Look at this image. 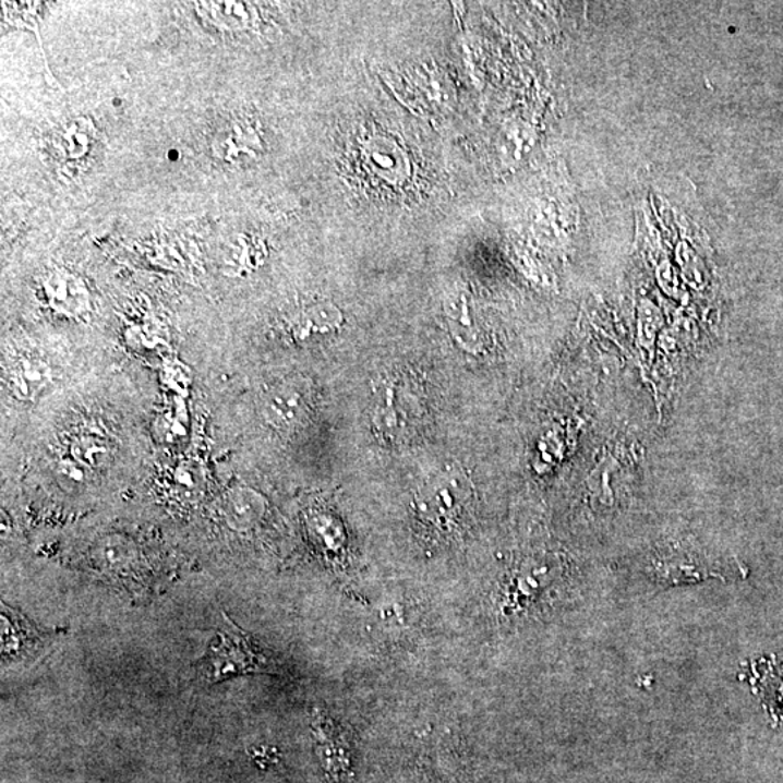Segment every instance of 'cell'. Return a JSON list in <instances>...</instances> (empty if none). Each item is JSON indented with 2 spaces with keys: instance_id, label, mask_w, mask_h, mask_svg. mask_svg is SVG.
Returning <instances> with one entry per match:
<instances>
[{
  "instance_id": "1",
  "label": "cell",
  "mask_w": 783,
  "mask_h": 783,
  "mask_svg": "<svg viewBox=\"0 0 783 783\" xmlns=\"http://www.w3.org/2000/svg\"><path fill=\"white\" fill-rule=\"evenodd\" d=\"M206 684H219L249 673H276V664L256 648L253 640L227 614L208 650L195 664Z\"/></svg>"
},
{
  "instance_id": "2",
  "label": "cell",
  "mask_w": 783,
  "mask_h": 783,
  "mask_svg": "<svg viewBox=\"0 0 783 783\" xmlns=\"http://www.w3.org/2000/svg\"><path fill=\"white\" fill-rule=\"evenodd\" d=\"M65 633L43 630L31 623L20 611L2 604V664L11 666H31L50 653L52 645Z\"/></svg>"
},
{
  "instance_id": "3",
  "label": "cell",
  "mask_w": 783,
  "mask_h": 783,
  "mask_svg": "<svg viewBox=\"0 0 783 783\" xmlns=\"http://www.w3.org/2000/svg\"><path fill=\"white\" fill-rule=\"evenodd\" d=\"M472 496L469 479L460 470H447L433 479L418 495V507L430 520L450 522Z\"/></svg>"
},
{
  "instance_id": "4",
  "label": "cell",
  "mask_w": 783,
  "mask_h": 783,
  "mask_svg": "<svg viewBox=\"0 0 783 783\" xmlns=\"http://www.w3.org/2000/svg\"><path fill=\"white\" fill-rule=\"evenodd\" d=\"M310 409V389L305 382L286 380L273 385L264 395L262 412L268 424L280 430L293 429Z\"/></svg>"
},
{
  "instance_id": "5",
  "label": "cell",
  "mask_w": 783,
  "mask_h": 783,
  "mask_svg": "<svg viewBox=\"0 0 783 783\" xmlns=\"http://www.w3.org/2000/svg\"><path fill=\"white\" fill-rule=\"evenodd\" d=\"M751 684L762 699L764 708L778 723H783V662L778 659H762L754 666Z\"/></svg>"
},
{
  "instance_id": "6",
  "label": "cell",
  "mask_w": 783,
  "mask_h": 783,
  "mask_svg": "<svg viewBox=\"0 0 783 783\" xmlns=\"http://www.w3.org/2000/svg\"><path fill=\"white\" fill-rule=\"evenodd\" d=\"M342 324V314L332 302L312 303L292 318V332L299 340L328 336Z\"/></svg>"
},
{
  "instance_id": "7",
  "label": "cell",
  "mask_w": 783,
  "mask_h": 783,
  "mask_svg": "<svg viewBox=\"0 0 783 783\" xmlns=\"http://www.w3.org/2000/svg\"><path fill=\"white\" fill-rule=\"evenodd\" d=\"M248 121H232L218 132V138L214 143V152L219 158L226 161H237L241 156H253L261 144L257 132Z\"/></svg>"
},
{
  "instance_id": "8",
  "label": "cell",
  "mask_w": 783,
  "mask_h": 783,
  "mask_svg": "<svg viewBox=\"0 0 783 783\" xmlns=\"http://www.w3.org/2000/svg\"><path fill=\"white\" fill-rule=\"evenodd\" d=\"M50 372L39 360H22L12 375L13 388L25 398H31L47 385Z\"/></svg>"
},
{
  "instance_id": "9",
  "label": "cell",
  "mask_w": 783,
  "mask_h": 783,
  "mask_svg": "<svg viewBox=\"0 0 783 783\" xmlns=\"http://www.w3.org/2000/svg\"><path fill=\"white\" fill-rule=\"evenodd\" d=\"M227 511L228 517L236 526H245L261 516L263 498L248 487H239L228 496Z\"/></svg>"
},
{
  "instance_id": "10",
  "label": "cell",
  "mask_w": 783,
  "mask_h": 783,
  "mask_svg": "<svg viewBox=\"0 0 783 783\" xmlns=\"http://www.w3.org/2000/svg\"><path fill=\"white\" fill-rule=\"evenodd\" d=\"M105 453H107V447L103 443L94 442V439H85L74 450L79 461H83L87 466L98 465L100 457Z\"/></svg>"
}]
</instances>
